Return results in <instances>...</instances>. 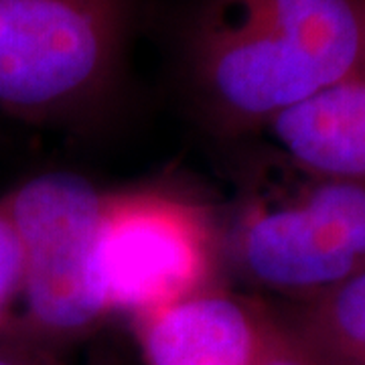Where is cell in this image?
Listing matches in <instances>:
<instances>
[{
  "label": "cell",
  "mask_w": 365,
  "mask_h": 365,
  "mask_svg": "<svg viewBox=\"0 0 365 365\" xmlns=\"http://www.w3.org/2000/svg\"><path fill=\"white\" fill-rule=\"evenodd\" d=\"M258 365H314L307 351L302 349L292 331L288 329L282 317L276 313L272 333L268 337L266 349L262 353Z\"/></svg>",
  "instance_id": "cell-10"
},
{
  "label": "cell",
  "mask_w": 365,
  "mask_h": 365,
  "mask_svg": "<svg viewBox=\"0 0 365 365\" xmlns=\"http://www.w3.org/2000/svg\"><path fill=\"white\" fill-rule=\"evenodd\" d=\"M21 284V256L13 227L0 207V335L11 323Z\"/></svg>",
  "instance_id": "cell-9"
},
{
  "label": "cell",
  "mask_w": 365,
  "mask_h": 365,
  "mask_svg": "<svg viewBox=\"0 0 365 365\" xmlns=\"http://www.w3.org/2000/svg\"><path fill=\"white\" fill-rule=\"evenodd\" d=\"M130 321L146 365H258L276 313L211 287Z\"/></svg>",
  "instance_id": "cell-6"
},
{
  "label": "cell",
  "mask_w": 365,
  "mask_h": 365,
  "mask_svg": "<svg viewBox=\"0 0 365 365\" xmlns=\"http://www.w3.org/2000/svg\"><path fill=\"white\" fill-rule=\"evenodd\" d=\"M264 130L300 169L365 185V73L288 108Z\"/></svg>",
  "instance_id": "cell-7"
},
{
  "label": "cell",
  "mask_w": 365,
  "mask_h": 365,
  "mask_svg": "<svg viewBox=\"0 0 365 365\" xmlns=\"http://www.w3.org/2000/svg\"><path fill=\"white\" fill-rule=\"evenodd\" d=\"M217 240L199 203L155 189L106 195L96 280L110 314L134 317L211 288Z\"/></svg>",
  "instance_id": "cell-5"
},
{
  "label": "cell",
  "mask_w": 365,
  "mask_h": 365,
  "mask_svg": "<svg viewBox=\"0 0 365 365\" xmlns=\"http://www.w3.org/2000/svg\"><path fill=\"white\" fill-rule=\"evenodd\" d=\"M136 0H0V112L81 114L116 86Z\"/></svg>",
  "instance_id": "cell-4"
},
{
  "label": "cell",
  "mask_w": 365,
  "mask_h": 365,
  "mask_svg": "<svg viewBox=\"0 0 365 365\" xmlns=\"http://www.w3.org/2000/svg\"><path fill=\"white\" fill-rule=\"evenodd\" d=\"M187 63L217 124L264 130L288 108L364 76L365 0H205Z\"/></svg>",
  "instance_id": "cell-1"
},
{
  "label": "cell",
  "mask_w": 365,
  "mask_h": 365,
  "mask_svg": "<svg viewBox=\"0 0 365 365\" xmlns=\"http://www.w3.org/2000/svg\"><path fill=\"white\" fill-rule=\"evenodd\" d=\"M106 195L73 173H45L0 199L21 256V284L0 337L49 353L110 317L96 280Z\"/></svg>",
  "instance_id": "cell-3"
},
{
  "label": "cell",
  "mask_w": 365,
  "mask_h": 365,
  "mask_svg": "<svg viewBox=\"0 0 365 365\" xmlns=\"http://www.w3.org/2000/svg\"><path fill=\"white\" fill-rule=\"evenodd\" d=\"M235 213V266L290 302L314 299L365 270V185L300 169L280 155Z\"/></svg>",
  "instance_id": "cell-2"
},
{
  "label": "cell",
  "mask_w": 365,
  "mask_h": 365,
  "mask_svg": "<svg viewBox=\"0 0 365 365\" xmlns=\"http://www.w3.org/2000/svg\"><path fill=\"white\" fill-rule=\"evenodd\" d=\"M0 365H51V357L21 341L0 337Z\"/></svg>",
  "instance_id": "cell-11"
},
{
  "label": "cell",
  "mask_w": 365,
  "mask_h": 365,
  "mask_svg": "<svg viewBox=\"0 0 365 365\" xmlns=\"http://www.w3.org/2000/svg\"><path fill=\"white\" fill-rule=\"evenodd\" d=\"M280 317L314 365H365V270Z\"/></svg>",
  "instance_id": "cell-8"
},
{
  "label": "cell",
  "mask_w": 365,
  "mask_h": 365,
  "mask_svg": "<svg viewBox=\"0 0 365 365\" xmlns=\"http://www.w3.org/2000/svg\"><path fill=\"white\" fill-rule=\"evenodd\" d=\"M88 365H116L112 359H108L104 355H100V357H96V359H91Z\"/></svg>",
  "instance_id": "cell-12"
}]
</instances>
